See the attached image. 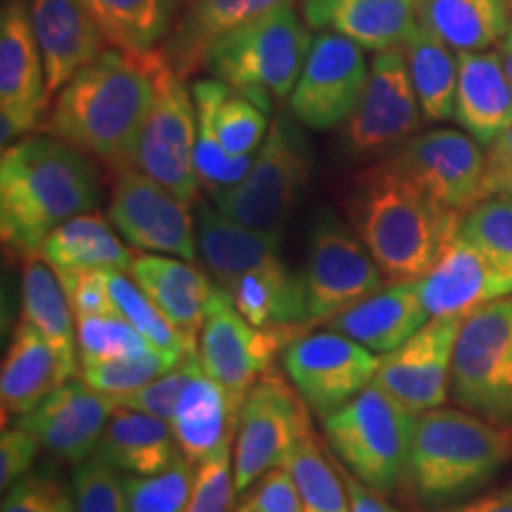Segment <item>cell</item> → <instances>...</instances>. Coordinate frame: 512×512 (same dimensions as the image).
<instances>
[{
  "mask_svg": "<svg viewBox=\"0 0 512 512\" xmlns=\"http://www.w3.org/2000/svg\"><path fill=\"white\" fill-rule=\"evenodd\" d=\"M181 448L171 425L155 415L117 408L93 456L126 475H157L174 463Z\"/></svg>",
  "mask_w": 512,
  "mask_h": 512,
  "instance_id": "cell-31",
  "label": "cell"
},
{
  "mask_svg": "<svg viewBox=\"0 0 512 512\" xmlns=\"http://www.w3.org/2000/svg\"><path fill=\"white\" fill-rule=\"evenodd\" d=\"M128 275L185 337L200 344L204 313L216 285L190 261L169 254H133Z\"/></svg>",
  "mask_w": 512,
  "mask_h": 512,
  "instance_id": "cell-27",
  "label": "cell"
},
{
  "mask_svg": "<svg viewBox=\"0 0 512 512\" xmlns=\"http://www.w3.org/2000/svg\"><path fill=\"white\" fill-rule=\"evenodd\" d=\"M418 415L408 413L375 382L325 415V444L347 470L389 496L403 486Z\"/></svg>",
  "mask_w": 512,
  "mask_h": 512,
  "instance_id": "cell-6",
  "label": "cell"
},
{
  "mask_svg": "<svg viewBox=\"0 0 512 512\" xmlns=\"http://www.w3.org/2000/svg\"><path fill=\"white\" fill-rule=\"evenodd\" d=\"M233 441L223 444L202 463H197L195 482H192L190 501L185 512H233L235 470H233Z\"/></svg>",
  "mask_w": 512,
  "mask_h": 512,
  "instance_id": "cell-46",
  "label": "cell"
},
{
  "mask_svg": "<svg viewBox=\"0 0 512 512\" xmlns=\"http://www.w3.org/2000/svg\"><path fill=\"white\" fill-rule=\"evenodd\" d=\"M64 290H67L69 304L76 318L88 316H110V313H119L117 304H114L110 285H107L105 271L93 273H72L60 275Z\"/></svg>",
  "mask_w": 512,
  "mask_h": 512,
  "instance_id": "cell-49",
  "label": "cell"
},
{
  "mask_svg": "<svg viewBox=\"0 0 512 512\" xmlns=\"http://www.w3.org/2000/svg\"><path fill=\"white\" fill-rule=\"evenodd\" d=\"M114 411V399L74 377L50 392L15 425L34 434L55 458L79 465L95 453Z\"/></svg>",
  "mask_w": 512,
  "mask_h": 512,
  "instance_id": "cell-20",
  "label": "cell"
},
{
  "mask_svg": "<svg viewBox=\"0 0 512 512\" xmlns=\"http://www.w3.org/2000/svg\"><path fill=\"white\" fill-rule=\"evenodd\" d=\"M465 316H434L406 344L380 358L375 384L408 413L441 408L451 396L453 354Z\"/></svg>",
  "mask_w": 512,
  "mask_h": 512,
  "instance_id": "cell-18",
  "label": "cell"
},
{
  "mask_svg": "<svg viewBox=\"0 0 512 512\" xmlns=\"http://www.w3.org/2000/svg\"><path fill=\"white\" fill-rule=\"evenodd\" d=\"M38 448H41V441L31 432L17 425L10 430L5 427L0 434V486L3 491L27 475L38 456Z\"/></svg>",
  "mask_w": 512,
  "mask_h": 512,
  "instance_id": "cell-51",
  "label": "cell"
},
{
  "mask_svg": "<svg viewBox=\"0 0 512 512\" xmlns=\"http://www.w3.org/2000/svg\"><path fill=\"white\" fill-rule=\"evenodd\" d=\"M306 330L256 328L235 309L233 299L219 285L211 292L200 332V361L209 377L242 406L249 389L273 368V358Z\"/></svg>",
  "mask_w": 512,
  "mask_h": 512,
  "instance_id": "cell-12",
  "label": "cell"
},
{
  "mask_svg": "<svg viewBox=\"0 0 512 512\" xmlns=\"http://www.w3.org/2000/svg\"><path fill=\"white\" fill-rule=\"evenodd\" d=\"M176 363L169 361L159 351H147L140 356L117 358V361H105L98 366L81 368V380L91 384L95 392L117 399L121 394L133 392V389L143 387V384L157 380L159 375L174 370Z\"/></svg>",
  "mask_w": 512,
  "mask_h": 512,
  "instance_id": "cell-44",
  "label": "cell"
},
{
  "mask_svg": "<svg viewBox=\"0 0 512 512\" xmlns=\"http://www.w3.org/2000/svg\"><path fill=\"white\" fill-rule=\"evenodd\" d=\"M48 83L31 12L24 0H8L0 15V143L15 145L34 133L48 112Z\"/></svg>",
  "mask_w": 512,
  "mask_h": 512,
  "instance_id": "cell-17",
  "label": "cell"
},
{
  "mask_svg": "<svg viewBox=\"0 0 512 512\" xmlns=\"http://www.w3.org/2000/svg\"><path fill=\"white\" fill-rule=\"evenodd\" d=\"M91 155L50 133H29L0 157V238L5 254L29 261L64 221L100 204Z\"/></svg>",
  "mask_w": 512,
  "mask_h": 512,
  "instance_id": "cell-1",
  "label": "cell"
},
{
  "mask_svg": "<svg viewBox=\"0 0 512 512\" xmlns=\"http://www.w3.org/2000/svg\"><path fill=\"white\" fill-rule=\"evenodd\" d=\"M107 46L126 53H150L176 22L181 0H83Z\"/></svg>",
  "mask_w": 512,
  "mask_h": 512,
  "instance_id": "cell-36",
  "label": "cell"
},
{
  "mask_svg": "<svg viewBox=\"0 0 512 512\" xmlns=\"http://www.w3.org/2000/svg\"><path fill=\"white\" fill-rule=\"evenodd\" d=\"M458 233L494 256L498 264L512 268V195L486 197L467 209Z\"/></svg>",
  "mask_w": 512,
  "mask_h": 512,
  "instance_id": "cell-43",
  "label": "cell"
},
{
  "mask_svg": "<svg viewBox=\"0 0 512 512\" xmlns=\"http://www.w3.org/2000/svg\"><path fill=\"white\" fill-rule=\"evenodd\" d=\"M72 486L79 512H126V477L98 456L76 465Z\"/></svg>",
  "mask_w": 512,
  "mask_h": 512,
  "instance_id": "cell-45",
  "label": "cell"
},
{
  "mask_svg": "<svg viewBox=\"0 0 512 512\" xmlns=\"http://www.w3.org/2000/svg\"><path fill=\"white\" fill-rule=\"evenodd\" d=\"M311 408L294 384L268 370L240 406L233 444L235 491L245 494L273 467L283 465L292 446L311 430Z\"/></svg>",
  "mask_w": 512,
  "mask_h": 512,
  "instance_id": "cell-10",
  "label": "cell"
},
{
  "mask_svg": "<svg viewBox=\"0 0 512 512\" xmlns=\"http://www.w3.org/2000/svg\"><path fill=\"white\" fill-rule=\"evenodd\" d=\"M311 46V27L299 19L294 5H285L216 41L204 67L271 112L273 100L292 95Z\"/></svg>",
  "mask_w": 512,
  "mask_h": 512,
  "instance_id": "cell-5",
  "label": "cell"
},
{
  "mask_svg": "<svg viewBox=\"0 0 512 512\" xmlns=\"http://www.w3.org/2000/svg\"><path fill=\"white\" fill-rule=\"evenodd\" d=\"M498 55H501V62H503V67H505V74H508V79H510V86H512V38H508L505 36L501 43H498Z\"/></svg>",
  "mask_w": 512,
  "mask_h": 512,
  "instance_id": "cell-56",
  "label": "cell"
},
{
  "mask_svg": "<svg viewBox=\"0 0 512 512\" xmlns=\"http://www.w3.org/2000/svg\"><path fill=\"white\" fill-rule=\"evenodd\" d=\"M510 0H420L418 22L456 53L489 50L510 29Z\"/></svg>",
  "mask_w": 512,
  "mask_h": 512,
  "instance_id": "cell-33",
  "label": "cell"
},
{
  "mask_svg": "<svg viewBox=\"0 0 512 512\" xmlns=\"http://www.w3.org/2000/svg\"><path fill=\"white\" fill-rule=\"evenodd\" d=\"M422 304L430 316H467L512 294V268L482 247L456 235L437 266L420 278Z\"/></svg>",
  "mask_w": 512,
  "mask_h": 512,
  "instance_id": "cell-21",
  "label": "cell"
},
{
  "mask_svg": "<svg viewBox=\"0 0 512 512\" xmlns=\"http://www.w3.org/2000/svg\"><path fill=\"white\" fill-rule=\"evenodd\" d=\"M105 275L114 304H117V311L159 351V354H164L169 361H174L176 366H181L185 358L200 354V344L185 337L183 332L157 309V304L140 290L131 275L121 271H105Z\"/></svg>",
  "mask_w": 512,
  "mask_h": 512,
  "instance_id": "cell-39",
  "label": "cell"
},
{
  "mask_svg": "<svg viewBox=\"0 0 512 512\" xmlns=\"http://www.w3.org/2000/svg\"><path fill=\"white\" fill-rule=\"evenodd\" d=\"M422 119L406 50H382L373 57L361 100L342 128L344 155L356 162L389 155L418 133Z\"/></svg>",
  "mask_w": 512,
  "mask_h": 512,
  "instance_id": "cell-11",
  "label": "cell"
},
{
  "mask_svg": "<svg viewBox=\"0 0 512 512\" xmlns=\"http://www.w3.org/2000/svg\"><path fill=\"white\" fill-rule=\"evenodd\" d=\"M332 458H335V453H332ZM335 465L339 475L344 479V486H347L349 512H401L389 501H384V494L375 491L373 486H368L363 479H358L354 472L347 470V467L339 463L337 458H335Z\"/></svg>",
  "mask_w": 512,
  "mask_h": 512,
  "instance_id": "cell-53",
  "label": "cell"
},
{
  "mask_svg": "<svg viewBox=\"0 0 512 512\" xmlns=\"http://www.w3.org/2000/svg\"><path fill=\"white\" fill-rule=\"evenodd\" d=\"M192 100H195L197 112V138H195V176L197 183L202 185L209 195L214 192L233 188L247 176L249 166L254 162L252 157H233L223 150L219 133L214 126L216 107L223 95L230 91V86L221 79H200L192 83Z\"/></svg>",
  "mask_w": 512,
  "mask_h": 512,
  "instance_id": "cell-37",
  "label": "cell"
},
{
  "mask_svg": "<svg viewBox=\"0 0 512 512\" xmlns=\"http://www.w3.org/2000/svg\"><path fill=\"white\" fill-rule=\"evenodd\" d=\"M195 233L200 259L221 290H226L240 275L285 271L287 268L280 256L278 233L249 228L245 223L228 219L209 204L197 207Z\"/></svg>",
  "mask_w": 512,
  "mask_h": 512,
  "instance_id": "cell-24",
  "label": "cell"
},
{
  "mask_svg": "<svg viewBox=\"0 0 512 512\" xmlns=\"http://www.w3.org/2000/svg\"><path fill=\"white\" fill-rule=\"evenodd\" d=\"M0 512H79L74 486L48 475H24L5 489Z\"/></svg>",
  "mask_w": 512,
  "mask_h": 512,
  "instance_id": "cell-47",
  "label": "cell"
},
{
  "mask_svg": "<svg viewBox=\"0 0 512 512\" xmlns=\"http://www.w3.org/2000/svg\"><path fill=\"white\" fill-rule=\"evenodd\" d=\"M76 344H79V370L157 351L121 313L76 318Z\"/></svg>",
  "mask_w": 512,
  "mask_h": 512,
  "instance_id": "cell-40",
  "label": "cell"
},
{
  "mask_svg": "<svg viewBox=\"0 0 512 512\" xmlns=\"http://www.w3.org/2000/svg\"><path fill=\"white\" fill-rule=\"evenodd\" d=\"M451 399L512 430V294L465 316L453 354Z\"/></svg>",
  "mask_w": 512,
  "mask_h": 512,
  "instance_id": "cell-7",
  "label": "cell"
},
{
  "mask_svg": "<svg viewBox=\"0 0 512 512\" xmlns=\"http://www.w3.org/2000/svg\"><path fill=\"white\" fill-rule=\"evenodd\" d=\"M408 69L415 95H418L422 117L427 121L453 119L458 91V55L439 36L418 22L408 34L406 43Z\"/></svg>",
  "mask_w": 512,
  "mask_h": 512,
  "instance_id": "cell-35",
  "label": "cell"
},
{
  "mask_svg": "<svg viewBox=\"0 0 512 512\" xmlns=\"http://www.w3.org/2000/svg\"><path fill=\"white\" fill-rule=\"evenodd\" d=\"M335 0H304V19L311 29L320 31V22H323L325 12Z\"/></svg>",
  "mask_w": 512,
  "mask_h": 512,
  "instance_id": "cell-55",
  "label": "cell"
},
{
  "mask_svg": "<svg viewBox=\"0 0 512 512\" xmlns=\"http://www.w3.org/2000/svg\"><path fill=\"white\" fill-rule=\"evenodd\" d=\"M418 10L420 0H335L320 29H332L363 50L382 53L406 43L418 24Z\"/></svg>",
  "mask_w": 512,
  "mask_h": 512,
  "instance_id": "cell-34",
  "label": "cell"
},
{
  "mask_svg": "<svg viewBox=\"0 0 512 512\" xmlns=\"http://www.w3.org/2000/svg\"><path fill=\"white\" fill-rule=\"evenodd\" d=\"M342 202L351 228L387 283L425 278L458 235L463 219L434 202L392 157L351 176Z\"/></svg>",
  "mask_w": 512,
  "mask_h": 512,
  "instance_id": "cell-3",
  "label": "cell"
},
{
  "mask_svg": "<svg viewBox=\"0 0 512 512\" xmlns=\"http://www.w3.org/2000/svg\"><path fill=\"white\" fill-rule=\"evenodd\" d=\"M496 195H512V126L486 147L484 200Z\"/></svg>",
  "mask_w": 512,
  "mask_h": 512,
  "instance_id": "cell-52",
  "label": "cell"
},
{
  "mask_svg": "<svg viewBox=\"0 0 512 512\" xmlns=\"http://www.w3.org/2000/svg\"><path fill=\"white\" fill-rule=\"evenodd\" d=\"M185 76L176 72L169 55L162 50V62L157 67V91L152 110L140 131L131 166L155 178L169 188L185 204L197 202L195 176V138L197 112L192 91L185 88Z\"/></svg>",
  "mask_w": 512,
  "mask_h": 512,
  "instance_id": "cell-9",
  "label": "cell"
},
{
  "mask_svg": "<svg viewBox=\"0 0 512 512\" xmlns=\"http://www.w3.org/2000/svg\"><path fill=\"white\" fill-rule=\"evenodd\" d=\"M285 5H294V0H190L164 53L185 76L207 62L211 46L223 36Z\"/></svg>",
  "mask_w": 512,
  "mask_h": 512,
  "instance_id": "cell-28",
  "label": "cell"
},
{
  "mask_svg": "<svg viewBox=\"0 0 512 512\" xmlns=\"http://www.w3.org/2000/svg\"><path fill=\"white\" fill-rule=\"evenodd\" d=\"M185 380H188V358L176 366L169 373L159 375L157 380L143 384V387L133 389V392L121 394L114 399L117 408H126V411H138L145 415H155V418H162L169 422L171 415H174L176 401L181 396Z\"/></svg>",
  "mask_w": 512,
  "mask_h": 512,
  "instance_id": "cell-48",
  "label": "cell"
},
{
  "mask_svg": "<svg viewBox=\"0 0 512 512\" xmlns=\"http://www.w3.org/2000/svg\"><path fill=\"white\" fill-rule=\"evenodd\" d=\"M512 460V430L463 408H434L415 418L403 486L422 508L463 503Z\"/></svg>",
  "mask_w": 512,
  "mask_h": 512,
  "instance_id": "cell-4",
  "label": "cell"
},
{
  "mask_svg": "<svg viewBox=\"0 0 512 512\" xmlns=\"http://www.w3.org/2000/svg\"><path fill=\"white\" fill-rule=\"evenodd\" d=\"M380 358L342 332L320 330L294 339L283 366L311 411L325 418L375 380Z\"/></svg>",
  "mask_w": 512,
  "mask_h": 512,
  "instance_id": "cell-15",
  "label": "cell"
},
{
  "mask_svg": "<svg viewBox=\"0 0 512 512\" xmlns=\"http://www.w3.org/2000/svg\"><path fill=\"white\" fill-rule=\"evenodd\" d=\"M131 247L119 240L117 228L100 214H81L57 226L43 242L41 259L55 268L57 275L121 271L128 273L133 261Z\"/></svg>",
  "mask_w": 512,
  "mask_h": 512,
  "instance_id": "cell-32",
  "label": "cell"
},
{
  "mask_svg": "<svg viewBox=\"0 0 512 512\" xmlns=\"http://www.w3.org/2000/svg\"><path fill=\"white\" fill-rule=\"evenodd\" d=\"M195 463L178 453L157 475L126 477V512H185L195 482Z\"/></svg>",
  "mask_w": 512,
  "mask_h": 512,
  "instance_id": "cell-41",
  "label": "cell"
},
{
  "mask_svg": "<svg viewBox=\"0 0 512 512\" xmlns=\"http://www.w3.org/2000/svg\"><path fill=\"white\" fill-rule=\"evenodd\" d=\"M60 384V368L48 339L27 318H19L12 330L8 351L0 370V403L3 425L34 411Z\"/></svg>",
  "mask_w": 512,
  "mask_h": 512,
  "instance_id": "cell-29",
  "label": "cell"
},
{
  "mask_svg": "<svg viewBox=\"0 0 512 512\" xmlns=\"http://www.w3.org/2000/svg\"><path fill=\"white\" fill-rule=\"evenodd\" d=\"M159 62L162 50L157 48L150 53L105 48L55 95L43 131L100 159L112 171L131 166L155 102Z\"/></svg>",
  "mask_w": 512,
  "mask_h": 512,
  "instance_id": "cell-2",
  "label": "cell"
},
{
  "mask_svg": "<svg viewBox=\"0 0 512 512\" xmlns=\"http://www.w3.org/2000/svg\"><path fill=\"white\" fill-rule=\"evenodd\" d=\"M508 38H512V17H510V29H508Z\"/></svg>",
  "mask_w": 512,
  "mask_h": 512,
  "instance_id": "cell-58",
  "label": "cell"
},
{
  "mask_svg": "<svg viewBox=\"0 0 512 512\" xmlns=\"http://www.w3.org/2000/svg\"><path fill=\"white\" fill-rule=\"evenodd\" d=\"M29 12L53 98L105 50L107 38L83 0H29Z\"/></svg>",
  "mask_w": 512,
  "mask_h": 512,
  "instance_id": "cell-22",
  "label": "cell"
},
{
  "mask_svg": "<svg viewBox=\"0 0 512 512\" xmlns=\"http://www.w3.org/2000/svg\"><path fill=\"white\" fill-rule=\"evenodd\" d=\"M22 316L34 323L53 347L60 384L74 380L79 373L76 316L60 275L41 256H31L22 264Z\"/></svg>",
  "mask_w": 512,
  "mask_h": 512,
  "instance_id": "cell-30",
  "label": "cell"
},
{
  "mask_svg": "<svg viewBox=\"0 0 512 512\" xmlns=\"http://www.w3.org/2000/svg\"><path fill=\"white\" fill-rule=\"evenodd\" d=\"M245 505L252 512H304L294 477L283 465L273 467L254 484L252 494L245 498Z\"/></svg>",
  "mask_w": 512,
  "mask_h": 512,
  "instance_id": "cell-50",
  "label": "cell"
},
{
  "mask_svg": "<svg viewBox=\"0 0 512 512\" xmlns=\"http://www.w3.org/2000/svg\"><path fill=\"white\" fill-rule=\"evenodd\" d=\"M368 74L358 43L337 31H323L313 38L302 76L290 95V110L313 131L344 126L361 100Z\"/></svg>",
  "mask_w": 512,
  "mask_h": 512,
  "instance_id": "cell-16",
  "label": "cell"
},
{
  "mask_svg": "<svg viewBox=\"0 0 512 512\" xmlns=\"http://www.w3.org/2000/svg\"><path fill=\"white\" fill-rule=\"evenodd\" d=\"M304 280L311 325L328 323L387 283L354 228L330 209L320 211L311 228Z\"/></svg>",
  "mask_w": 512,
  "mask_h": 512,
  "instance_id": "cell-13",
  "label": "cell"
},
{
  "mask_svg": "<svg viewBox=\"0 0 512 512\" xmlns=\"http://www.w3.org/2000/svg\"><path fill=\"white\" fill-rule=\"evenodd\" d=\"M266 114L256 102L230 88L214 114V126L223 150L233 157H252L266 140Z\"/></svg>",
  "mask_w": 512,
  "mask_h": 512,
  "instance_id": "cell-42",
  "label": "cell"
},
{
  "mask_svg": "<svg viewBox=\"0 0 512 512\" xmlns=\"http://www.w3.org/2000/svg\"><path fill=\"white\" fill-rule=\"evenodd\" d=\"M233 512H252V510H249V508H247V505H245V503H242V505H240V508H235Z\"/></svg>",
  "mask_w": 512,
  "mask_h": 512,
  "instance_id": "cell-57",
  "label": "cell"
},
{
  "mask_svg": "<svg viewBox=\"0 0 512 512\" xmlns=\"http://www.w3.org/2000/svg\"><path fill=\"white\" fill-rule=\"evenodd\" d=\"M240 406L202 368L200 354L188 358V380L178 396L169 425L190 463H202L235 439Z\"/></svg>",
  "mask_w": 512,
  "mask_h": 512,
  "instance_id": "cell-25",
  "label": "cell"
},
{
  "mask_svg": "<svg viewBox=\"0 0 512 512\" xmlns=\"http://www.w3.org/2000/svg\"><path fill=\"white\" fill-rule=\"evenodd\" d=\"M470 133L434 128L415 133L394 152V164L441 207L465 214L484 200L486 152Z\"/></svg>",
  "mask_w": 512,
  "mask_h": 512,
  "instance_id": "cell-19",
  "label": "cell"
},
{
  "mask_svg": "<svg viewBox=\"0 0 512 512\" xmlns=\"http://www.w3.org/2000/svg\"><path fill=\"white\" fill-rule=\"evenodd\" d=\"M453 119L484 147H489L512 126V86L498 50L458 53Z\"/></svg>",
  "mask_w": 512,
  "mask_h": 512,
  "instance_id": "cell-26",
  "label": "cell"
},
{
  "mask_svg": "<svg viewBox=\"0 0 512 512\" xmlns=\"http://www.w3.org/2000/svg\"><path fill=\"white\" fill-rule=\"evenodd\" d=\"M430 311L422 304L420 280L384 283L380 290L330 318L328 328L363 344L377 356L392 354L415 332L430 323Z\"/></svg>",
  "mask_w": 512,
  "mask_h": 512,
  "instance_id": "cell-23",
  "label": "cell"
},
{
  "mask_svg": "<svg viewBox=\"0 0 512 512\" xmlns=\"http://www.w3.org/2000/svg\"><path fill=\"white\" fill-rule=\"evenodd\" d=\"M311 159L304 138L287 119H275L256 150L247 176L211 195L214 207L249 228L278 233L309 181Z\"/></svg>",
  "mask_w": 512,
  "mask_h": 512,
  "instance_id": "cell-8",
  "label": "cell"
},
{
  "mask_svg": "<svg viewBox=\"0 0 512 512\" xmlns=\"http://www.w3.org/2000/svg\"><path fill=\"white\" fill-rule=\"evenodd\" d=\"M434 512H512V482L470 501L448 505Z\"/></svg>",
  "mask_w": 512,
  "mask_h": 512,
  "instance_id": "cell-54",
  "label": "cell"
},
{
  "mask_svg": "<svg viewBox=\"0 0 512 512\" xmlns=\"http://www.w3.org/2000/svg\"><path fill=\"white\" fill-rule=\"evenodd\" d=\"M188 207L169 188L133 166L114 171L107 219L138 252L169 254L197 264L200 249Z\"/></svg>",
  "mask_w": 512,
  "mask_h": 512,
  "instance_id": "cell-14",
  "label": "cell"
},
{
  "mask_svg": "<svg viewBox=\"0 0 512 512\" xmlns=\"http://www.w3.org/2000/svg\"><path fill=\"white\" fill-rule=\"evenodd\" d=\"M302 496L304 512H349V494L328 444L306 430L283 460Z\"/></svg>",
  "mask_w": 512,
  "mask_h": 512,
  "instance_id": "cell-38",
  "label": "cell"
}]
</instances>
